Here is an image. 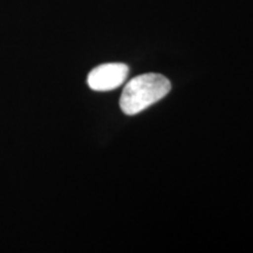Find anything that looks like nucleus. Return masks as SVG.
Returning <instances> with one entry per match:
<instances>
[{"label":"nucleus","mask_w":253,"mask_h":253,"mask_svg":"<svg viewBox=\"0 0 253 253\" xmlns=\"http://www.w3.org/2000/svg\"><path fill=\"white\" fill-rule=\"evenodd\" d=\"M170 90L171 84L163 75L156 73L138 75L126 84L120 99V107L126 115H136L162 100Z\"/></svg>","instance_id":"obj_1"},{"label":"nucleus","mask_w":253,"mask_h":253,"mask_svg":"<svg viewBox=\"0 0 253 253\" xmlns=\"http://www.w3.org/2000/svg\"><path fill=\"white\" fill-rule=\"evenodd\" d=\"M128 73L129 67L125 63H104L91 69L88 74L87 84L93 90H113L125 84Z\"/></svg>","instance_id":"obj_2"}]
</instances>
